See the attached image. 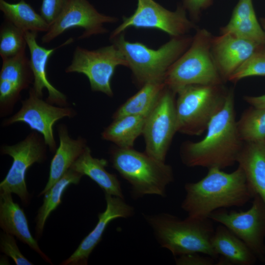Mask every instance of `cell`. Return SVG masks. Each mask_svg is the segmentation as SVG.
<instances>
[{"label":"cell","mask_w":265,"mask_h":265,"mask_svg":"<svg viewBox=\"0 0 265 265\" xmlns=\"http://www.w3.org/2000/svg\"><path fill=\"white\" fill-rule=\"evenodd\" d=\"M0 10L6 21L24 32H47L50 25L25 0L11 3L0 0Z\"/></svg>","instance_id":"d4e9b609"},{"label":"cell","mask_w":265,"mask_h":265,"mask_svg":"<svg viewBox=\"0 0 265 265\" xmlns=\"http://www.w3.org/2000/svg\"><path fill=\"white\" fill-rule=\"evenodd\" d=\"M251 207L246 211L212 212L209 218L224 225L241 239L255 255L265 262V203L256 195Z\"/></svg>","instance_id":"7c38bea8"},{"label":"cell","mask_w":265,"mask_h":265,"mask_svg":"<svg viewBox=\"0 0 265 265\" xmlns=\"http://www.w3.org/2000/svg\"><path fill=\"white\" fill-rule=\"evenodd\" d=\"M29 59L25 51L2 60L0 72V116L11 114L21 92L33 83Z\"/></svg>","instance_id":"9a60e30c"},{"label":"cell","mask_w":265,"mask_h":265,"mask_svg":"<svg viewBox=\"0 0 265 265\" xmlns=\"http://www.w3.org/2000/svg\"><path fill=\"white\" fill-rule=\"evenodd\" d=\"M211 244L219 257L216 265H251L257 259L241 239L221 224L214 230Z\"/></svg>","instance_id":"44dd1931"},{"label":"cell","mask_w":265,"mask_h":265,"mask_svg":"<svg viewBox=\"0 0 265 265\" xmlns=\"http://www.w3.org/2000/svg\"><path fill=\"white\" fill-rule=\"evenodd\" d=\"M119 66L127 67V63L113 43L93 50L77 46L71 64L65 71L84 75L89 80L92 91L101 92L111 97L113 92L111 80Z\"/></svg>","instance_id":"9c48e42d"},{"label":"cell","mask_w":265,"mask_h":265,"mask_svg":"<svg viewBox=\"0 0 265 265\" xmlns=\"http://www.w3.org/2000/svg\"><path fill=\"white\" fill-rule=\"evenodd\" d=\"M107 166V160L94 158L90 148L87 146L70 168L89 177L105 193L124 198L119 181L115 175L106 170Z\"/></svg>","instance_id":"cb8c5ba5"},{"label":"cell","mask_w":265,"mask_h":265,"mask_svg":"<svg viewBox=\"0 0 265 265\" xmlns=\"http://www.w3.org/2000/svg\"><path fill=\"white\" fill-rule=\"evenodd\" d=\"M106 207L98 214V221L94 229L83 239L77 249L62 265H86L89 257L100 242L107 225L117 218H128L132 215L134 209L124 198L105 193Z\"/></svg>","instance_id":"2e32d148"},{"label":"cell","mask_w":265,"mask_h":265,"mask_svg":"<svg viewBox=\"0 0 265 265\" xmlns=\"http://www.w3.org/2000/svg\"><path fill=\"white\" fill-rule=\"evenodd\" d=\"M47 147L42 135L34 131L16 144L1 146V154L12 157L13 162L0 183V192L15 193L24 205H28L30 194L26 187V173L34 163L46 160Z\"/></svg>","instance_id":"ba28073f"},{"label":"cell","mask_w":265,"mask_h":265,"mask_svg":"<svg viewBox=\"0 0 265 265\" xmlns=\"http://www.w3.org/2000/svg\"><path fill=\"white\" fill-rule=\"evenodd\" d=\"M213 0H184V7L189 12L190 19L194 23L199 20L201 11Z\"/></svg>","instance_id":"e575fe53"},{"label":"cell","mask_w":265,"mask_h":265,"mask_svg":"<svg viewBox=\"0 0 265 265\" xmlns=\"http://www.w3.org/2000/svg\"><path fill=\"white\" fill-rule=\"evenodd\" d=\"M265 76V46L253 53L230 77L228 81L236 83L245 78Z\"/></svg>","instance_id":"4dcf8cb0"},{"label":"cell","mask_w":265,"mask_h":265,"mask_svg":"<svg viewBox=\"0 0 265 265\" xmlns=\"http://www.w3.org/2000/svg\"><path fill=\"white\" fill-rule=\"evenodd\" d=\"M213 37L206 29H196L189 47L167 72L166 87L177 94L189 85L224 84L212 53Z\"/></svg>","instance_id":"8992f818"},{"label":"cell","mask_w":265,"mask_h":265,"mask_svg":"<svg viewBox=\"0 0 265 265\" xmlns=\"http://www.w3.org/2000/svg\"><path fill=\"white\" fill-rule=\"evenodd\" d=\"M192 37H171L157 49L127 40L123 33L110 40L123 54L136 83L141 87L153 81H164L172 65L190 46Z\"/></svg>","instance_id":"277c9868"},{"label":"cell","mask_w":265,"mask_h":265,"mask_svg":"<svg viewBox=\"0 0 265 265\" xmlns=\"http://www.w3.org/2000/svg\"></svg>","instance_id":"74e56055"},{"label":"cell","mask_w":265,"mask_h":265,"mask_svg":"<svg viewBox=\"0 0 265 265\" xmlns=\"http://www.w3.org/2000/svg\"><path fill=\"white\" fill-rule=\"evenodd\" d=\"M243 99L250 106L265 108V94L260 96H244Z\"/></svg>","instance_id":"d590c367"},{"label":"cell","mask_w":265,"mask_h":265,"mask_svg":"<svg viewBox=\"0 0 265 265\" xmlns=\"http://www.w3.org/2000/svg\"><path fill=\"white\" fill-rule=\"evenodd\" d=\"M0 249L1 252L10 257L17 265H33L22 254L14 236L3 231L0 235Z\"/></svg>","instance_id":"1f68e13d"},{"label":"cell","mask_w":265,"mask_h":265,"mask_svg":"<svg viewBox=\"0 0 265 265\" xmlns=\"http://www.w3.org/2000/svg\"><path fill=\"white\" fill-rule=\"evenodd\" d=\"M110 155L112 167L130 184L133 197L165 196L167 186L174 181L171 165L132 148L116 146Z\"/></svg>","instance_id":"5b68a950"},{"label":"cell","mask_w":265,"mask_h":265,"mask_svg":"<svg viewBox=\"0 0 265 265\" xmlns=\"http://www.w3.org/2000/svg\"><path fill=\"white\" fill-rule=\"evenodd\" d=\"M201 253L186 254L175 258V263L178 265H212L215 263L214 258L208 255H201Z\"/></svg>","instance_id":"836d02e7"},{"label":"cell","mask_w":265,"mask_h":265,"mask_svg":"<svg viewBox=\"0 0 265 265\" xmlns=\"http://www.w3.org/2000/svg\"><path fill=\"white\" fill-rule=\"evenodd\" d=\"M25 32L5 21L0 30V55L2 60L13 57L26 50Z\"/></svg>","instance_id":"f546056e"},{"label":"cell","mask_w":265,"mask_h":265,"mask_svg":"<svg viewBox=\"0 0 265 265\" xmlns=\"http://www.w3.org/2000/svg\"><path fill=\"white\" fill-rule=\"evenodd\" d=\"M57 131L59 145L51 162L48 182L38 196L44 194L63 176L87 146L84 138H72L66 125L59 124Z\"/></svg>","instance_id":"ffe728a7"},{"label":"cell","mask_w":265,"mask_h":265,"mask_svg":"<svg viewBox=\"0 0 265 265\" xmlns=\"http://www.w3.org/2000/svg\"><path fill=\"white\" fill-rule=\"evenodd\" d=\"M165 87L164 81L148 82L122 104L112 115L113 119L126 115L147 116Z\"/></svg>","instance_id":"83f0119b"},{"label":"cell","mask_w":265,"mask_h":265,"mask_svg":"<svg viewBox=\"0 0 265 265\" xmlns=\"http://www.w3.org/2000/svg\"><path fill=\"white\" fill-rule=\"evenodd\" d=\"M185 189L186 196L181 208L188 216L196 218H209L219 209L243 206L254 197L238 165L231 173L218 168H210L201 180L186 183Z\"/></svg>","instance_id":"7a4b0ae2"},{"label":"cell","mask_w":265,"mask_h":265,"mask_svg":"<svg viewBox=\"0 0 265 265\" xmlns=\"http://www.w3.org/2000/svg\"><path fill=\"white\" fill-rule=\"evenodd\" d=\"M265 46L228 34L213 36L211 51L218 71L225 82L255 51Z\"/></svg>","instance_id":"e0dca14e"},{"label":"cell","mask_w":265,"mask_h":265,"mask_svg":"<svg viewBox=\"0 0 265 265\" xmlns=\"http://www.w3.org/2000/svg\"><path fill=\"white\" fill-rule=\"evenodd\" d=\"M19 111L2 123L4 127L15 123L26 124L32 131L41 134L50 151L55 153L57 148L53 134V126L59 120L73 118L77 115L76 111L68 106H54L42 98L38 97L32 87L29 90L28 96L21 101Z\"/></svg>","instance_id":"4fadbf2b"},{"label":"cell","mask_w":265,"mask_h":265,"mask_svg":"<svg viewBox=\"0 0 265 265\" xmlns=\"http://www.w3.org/2000/svg\"><path fill=\"white\" fill-rule=\"evenodd\" d=\"M237 128L243 142L265 141V108L250 106L237 121Z\"/></svg>","instance_id":"f1b7e54d"},{"label":"cell","mask_w":265,"mask_h":265,"mask_svg":"<svg viewBox=\"0 0 265 265\" xmlns=\"http://www.w3.org/2000/svg\"><path fill=\"white\" fill-rule=\"evenodd\" d=\"M220 34L265 45V32L257 19L252 0H239L229 22L220 28Z\"/></svg>","instance_id":"7402d4cb"},{"label":"cell","mask_w":265,"mask_h":265,"mask_svg":"<svg viewBox=\"0 0 265 265\" xmlns=\"http://www.w3.org/2000/svg\"><path fill=\"white\" fill-rule=\"evenodd\" d=\"M118 18L100 13L88 0H68L67 4L42 36L43 43H48L66 30L74 27L83 29L79 39L108 32L104 26L117 22Z\"/></svg>","instance_id":"5bb4252c"},{"label":"cell","mask_w":265,"mask_h":265,"mask_svg":"<svg viewBox=\"0 0 265 265\" xmlns=\"http://www.w3.org/2000/svg\"><path fill=\"white\" fill-rule=\"evenodd\" d=\"M260 22L265 32V18H261Z\"/></svg>","instance_id":"8d00e7d4"},{"label":"cell","mask_w":265,"mask_h":265,"mask_svg":"<svg viewBox=\"0 0 265 265\" xmlns=\"http://www.w3.org/2000/svg\"><path fill=\"white\" fill-rule=\"evenodd\" d=\"M144 217L159 244L174 256L199 253L218 258L211 244L214 230L210 218L187 216L182 219L168 213Z\"/></svg>","instance_id":"3957f363"},{"label":"cell","mask_w":265,"mask_h":265,"mask_svg":"<svg viewBox=\"0 0 265 265\" xmlns=\"http://www.w3.org/2000/svg\"><path fill=\"white\" fill-rule=\"evenodd\" d=\"M229 90L224 84H192L180 90L176 99L177 132L201 135L223 108Z\"/></svg>","instance_id":"52a82bcc"},{"label":"cell","mask_w":265,"mask_h":265,"mask_svg":"<svg viewBox=\"0 0 265 265\" xmlns=\"http://www.w3.org/2000/svg\"><path fill=\"white\" fill-rule=\"evenodd\" d=\"M237 163L254 196H259L265 203V141L244 142Z\"/></svg>","instance_id":"603a6c76"},{"label":"cell","mask_w":265,"mask_h":265,"mask_svg":"<svg viewBox=\"0 0 265 265\" xmlns=\"http://www.w3.org/2000/svg\"><path fill=\"white\" fill-rule=\"evenodd\" d=\"M147 116L126 115L114 119L102 132V137L117 147L132 148L136 139L142 134Z\"/></svg>","instance_id":"484cf974"},{"label":"cell","mask_w":265,"mask_h":265,"mask_svg":"<svg viewBox=\"0 0 265 265\" xmlns=\"http://www.w3.org/2000/svg\"><path fill=\"white\" fill-rule=\"evenodd\" d=\"M176 96L165 85L146 118L142 132L145 153L161 161H165L173 138L177 132Z\"/></svg>","instance_id":"8fae6325"},{"label":"cell","mask_w":265,"mask_h":265,"mask_svg":"<svg viewBox=\"0 0 265 265\" xmlns=\"http://www.w3.org/2000/svg\"><path fill=\"white\" fill-rule=\"evenodd\" d=\"M11 193L0 192V226L5 233L16 237L38 253L46 262L51 259L40 248L29 230L26 216L23 209L14 202Z\"/></svg>","instance_id":"d6986e66"},{"label":"cell","mask_w":265,"mask_h":265,"mask_svg":"<svg viewBox=\"0 0 265 265\" xmlns=\"http://www.w3.org/2000/svg\"><path fill=\"white\" fill-rule=\"evenodd\" d=\"M131 27L158 29L171 37L184 36L197 29L195 23L187 18L184 7L178 6L171 11L154 0H137L134 13L129 17H123L122 23L110 34V40Z\"/></svg>","instance_id":"30bf717a"},{"label":"cell","mask_w":265,"mask_h":265,"mask_svg":"<svg viewBox=\"0 0 265 265\" xmlns=\"http://www.w3.org/2000/svg\"><path fill=\"white\" fill-rule=\"evenodd\" d=\"M82 175L70 168L63 176L44 193L43 203L37 211L35 218V235L40 238L46 221L51 213L61 203L62 197L67 187L78 185Z\"/></svg>","instance_id":"4316f807"},{"label":"cell","mask_w":265,"mask_h":265,"mask_svg":"<svg viewBox=\"0 0 265 265\" xmlns=\"http://www.w3.org/2000/svg\"><path fill=\"white\" fill-rule=\"evenodd\" d=\"M37 33L26 31L25 38L30 52V65L34 77L32 88L39 97H43V91L46 89L48 93L46 101L61 106H68L66 96L56 88L49 80L47 75L48 61L53 52L60 48L73 42L69 38L61 45L52 49H47L40 46L36 41Z\"/></svg>","instance_id":"ac0fdd59"},{"label":"cell","mask_w":265,"mask_h":265,"mask_svg":"<svg viewBox=\"0 0 265 265\" xmlns=\"http://www.w3.org/2000/svg\"><path fill=\"white\" fill-rule=\"evenodd\" d=\"M68 0H42L40 14L51 26L62 11Z\"/></svg>","instance_id":"d6a6232c"},{"label":"cell","mask_w":265,"mask_h":265,"mask_svg":"<svg viewBox=\"0 0 265 265\" xmlns=\"http://www.w3.org/2000/svg\"><path fill=\"white\" fill-rule=\"evenodd\" d=\"M206 131L201 140L182 144L183 163L190 167L223 169L237 163L244 142L237 130L233 89H229L223 108L211 120Z\"/></svg>","instance_id":"6da1fadb"}]
</instances>
